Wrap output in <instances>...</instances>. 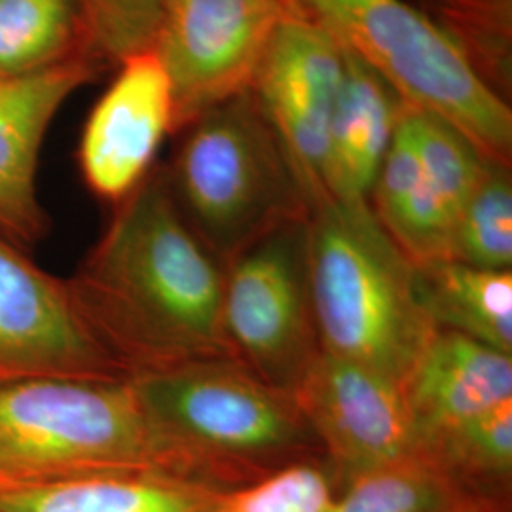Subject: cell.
Returning <instances> with one entry per match:
<instances>
[{
    "instance_id": "1",
    "label": "cell",
    "mask_w": 512,
    "mask_h": 512,
    "mask_svg": "<svg viewBox=\"0 0 512 512\" xmlns=\"http://www.w3.org/2000/svg\"><path fill=\"white\" fill-rule=\"evenodd\" d=\"M95 342L128 376L234 359L222 323L224 264L186 224L165 173H150L65 279Z\"/></svg>"
},
{
    "instance_id": "2",
    "label": "cell",
    "mask_w": 512,
    "mask_h": 512,
    "mask_svg": "<svg viewBox=\"0 0 512 512\" xmlns=\"http://www.w3.org/2000/svg\"><path fill=\"white\" fill-rule=\"evenodd\" d=\"M306 258L321 349L403 385L437 329L421 306L416 264L368 200L315 205Z\"/></svg>"
},
{
    "instance_id": "3",
    "label": "cell",
    "mask_w": 512,
    "mask_h": 512,
    "mask_svg": "<svg viewBox=\"0 0 512 512\" xmlns=\"http://www.w3.org/2000/svg\"><path fill=\"white\" fill-rule=\"evenodd\" d=\"M148 423L184 476L275 473L321 444L293 395L236 359H211L129 378ZM213 486V484H211Z\"/></svg>"
},
{
    "instance_id": "4",
    "label": "cell",
    "mask_w": 512,
    "mask_h": 512,
    "mask_svg": "<svg viewBox=\"0 0 512 512\" xmlns=\"http://www.w3.org/2000/svg\"><path fill=\"white\" fill-rule=\"evenodd\" d=\"M120 473L184 476L129 378L0 385V484Z\"/></svg>"
},
{
    "instance_id": "5",
    "label": "cell",
    "mask_w": 512,
    "mask_h": 512,
    "mask_svg": "<svg viewBox=\"0 0 512 512\" xmlns=\"http://www.w3.org/2000/svg\"><path fill=\"white\" fill-rule=\"evenodd\" d=\"M186 128L165 177L186 224L222 264L310 217L308 198L251 90Z\"/></svg>"
},
{
    "instance_id": "6",
    "label": "cell",
    "mask_w": 512,
    "mask_h": 512,
    "mask_svg": "<svg viewBox=\"0 0 512 512\" xmlns=\"http://www.w3.org/2000/svg\"><path fill=\"white\" fill-rule=\"evenodd\" d=\"M399 93L511 165L512 110L439 21L406 0H289Z\"/></svg>"
},
{
    "instance_id": "7",
    "label": "cell",
    "mask_w": 512,
    "mask_h": 512,
    "mask_svg": "<svg viewBox=\"0 0 512 512\" xmlns=\"http://www.w3.org/2000/svg\"><path fill=\"white\" fill-rule=\"evenodd\" d=\"M306 220L277 228L224 262L222 285V323L234 359L291 395L323 351L311 304Z\"/></svg>"
},
{
    "instance_id": "8",
    "label": "cell",
    "mask_w": 512,
    "mask_h": 512,
    "mask_svg": "<svg viewBox=\"0 0 512 512\" xmlns=\"http://www.w3.org/2000/svg\"><path fill=\"white\" fill-rule=\"evenodd\" d=\"M488 162L454 126L406 105L368 203L416 266L450 260L459 215Z\"/></svg>"
},
{
    "instance_id": "9",
    "label": "cell",
    "mask_w": 512,
    "mask_h": 512,
    "mask_svg": "<svg viewBox=\"0 0 512 512\" xmlns=\"http://www.w3.org/2000/svg\"><path fill=\"white\" fill-rule=\"evenodd\" d=\"M289 0H167L154 52L169 76L175 126L247 92Z\"/></svg>"
},
{
    "instance_id": "10",
    "label": "cell",
    "mask_w": 512,
    "mask_h": 512,
    "mask_svg": "<svg viewBox=\"0 0 512 512\" xmlns=\"http://www.w3.org/2000/svg\"><path fill=\"white\" fill-rule=\"evenodd\" d=\"M342 78V44L293 6L279 23L249 88L311 209L329 200L325 175L330 124Z\"/></svg>"
},
{
    "instance_id": "11",
    "label": "cell",
    "mask_w": 512,
    "mask_h": 512,
    "mask_svg": "<svg viewBox=\"0 0 512 512\" xmlns=\"http://www.w3.org/2000/svg\"><path fill=\"white\" fill-rule=\"evenodd\" d=\"M38 378H128L54 277L0 234V385Z\"/></svg>"
},
{
    "instance_id": "12",
    "label": "cell",
    "mask_w": 512,
    "mask_h": 512,
    "mask_svg": "<svg viewBox=\"0 0 512 512\" xmlns=\"http://www.w3.org/2000/svg\"><path fill=\"white\" fill-rule=\"evenodd\" d=\"M293 397L323 454L348 482L420 456L403 385L378 370L321 351Z\"/></svg>"
},
{
    "instance_id": "13",
    "label": "cell",
    "mask_w": 512,
    "mask_h": 512,
    "mask_svg": "<svg viewBox=\"0 0 512 512\" xmlns=\"http://www.w3.org/2000/svg\"><path fill=\"white\" fill-rule=\"evenodd\" d=\"M173 131V88L160 57L154 48L126 57L82 131L78 164L88 188L116 205L126 200Z\"/></svg>"
},
{
    "instance_id": "14",
    "label": "cell",
    "mask_w": 512,
    "mask_h": 512,
    "mask_svg": "<svg viewBox=\"0 0 512 512\" xmlns=\"http://www.w3.org/2000/svg\"><path fill=\"white\" fill-rule=\"evenodd\" d=\"M93 67L82 54L52 67L0 78V234L23 251L46 232L38 203V152L57 110L82 84Z\"/></svg>"
},
{
    "instance_id": "15",
    "label": "cell",
    "mask_w": 512,
    "mask_h": 512,
    "mask_svg": "<svg viewBox=\"0 0 512 512\" xmlns=\"http://www.w3.org/2000/svg\"><path fill=\"white\" fill-rule=\"evenodd\" d=\"M418 452L440 433L512 401V355L437 330L403 384Z\"/></svg>"
},
{
    "instance_id": "16",
    "label": "cell",
    "mask_w": 512,
    "mask_h": 512,
    "mask_svg": "<svg viewBox=\"0 0 512 512\" xmlns=\"http://www.w3.org/2000/svg\"><path fill=\"white\" fill-rule=\"evenodd\" d=\"M404 107L380 74L344 48V78L330 124L329 200H368Z\"/></svg>"
},
{
    "instance_id": "17",
    "label": "cell",
    "mask_w": 512,
    "mask_h": 512,
    "mask_svg": "<svg viewBox=\"0 0 512 512\" xmlns=\"http://www.w3.org/2000/svg\"><path fill=\"white\" fill-rule=\"evenodd\" d=\"M217 486L171 473L0 484V512H200Z\"/></svg>"
},
{
    "instance_id": "18",
    "label": "cell",
    "mask_w": 512,
    "mask_h": 512,
    "mask_svg": "<svg viewBox=\"0 0 512 512\" xmlns=\"http://www.w3.org/2000/svg\"><path fill=\"white\" fill-rule=\"evenodd\" d=\"M421 306L437 330H452L512 355V272L456 260L416 266Z\"/></svg>"
},
{
    "instance_id": "19",
    "label": "cell",
    "mask_w": 512,
    "mask_h": 512,
    "mask_svg": "<svg viewBox=\"0 0 512 512\" xmlns=\"http://www.w3.org/2000/svg\"><path fill=\"white\" fill-rule=\"evenodd\" d=\"M88 44L76 0H0V78L52 67Z\"/></svg>"
},
{
    "instance_id": "20",
    "label": "cell",
    "mask_w": 512,
    "mask_h": 512,
    "mask_svg": "<svg viewBox=\"0 0 512 512\" xmlns=\"http://www.w3.org/2000/svg\"><path fill=\"white\" fill-rule=\"evenodd\" d=\"M467 497L433 459L412 456L353 478L323 512H435Z\"/></svg>"
},
{
    "instance_id": "21",
    "label": "cell",
    "mask_w": 512,
    "mask_h": 512,
    "mask_svg": "<svg viewBox=\"0 0 512 512\" xmlns=\"http://www.w3.org/2000/svg\"><path fill=\"white\" fill-rule=\"evenodd\" d=\"M450 260L478 270H511V165L494 160L486 165L454 228Z\"/></svg>"
},
{
    "instance_id": "22",
    "label": "cell",
    "mask_w": 512,
    "mask_h": 512,
    "mask_svg": "<svg viewBox=\"0 0 512 512\" xmlns=\"http://www.w3.org/2000/svg\"><path fill=\"white\" fill-rule=\"evenodd\" d=\"M421 456L433 459L467 494L469 482H505L512 471V401L440 433Z\"/></svg>"
},
{
    "instance_id": "23",
    "label": "cell",
    "mask_w": 512,
    "mask_h": 512,
    "mask_svg": "<svg viewBox=\"0 0 512 512\" xmlns=\"http://www.w3.org/2000/svg\"><path fill=\"white\" fill-rule=\"evenodd\" d=\"M332 497L323 467L298 461L238 490H219L200 512H323Z\"/></svg>"
},
{
    "instance_id": "24",
    "label": "cell",
    "mask_w": 512,
    "mask_h": 512,
    "mask_svg": "<svg viewBox=\"0 0 512 512\" xmlns=\"http://www.w3.org/2000/svg\"><path fill=\"white\" fill-rule=\"evenodd\" d=\"M88 46L114 61L152 50L167 0H76Z\"/></svg>"
},
{
    "instance_id": "25",
    "label": "cell",
    "mask_w": 512,
    "mask_h": 512,
    "mask_svg": "<svg viewBox=\"0 0 512 512\" xmlns=\"http://www.w3.org/2000/svg\"><path fill=\"white\" fill-rule=\"evenodd\" d=\"M435 512H497V509H495V505L490 499L467 497L463 501H458L450 507H444V509Z\"/></svg>"
}]
</instances>
